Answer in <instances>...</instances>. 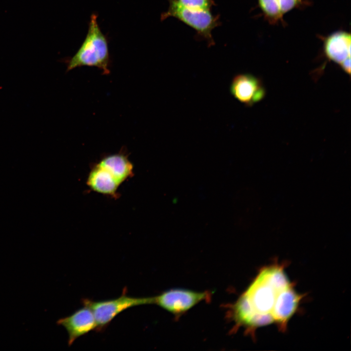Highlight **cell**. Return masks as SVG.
Listing matches in <instances>:
<instances>
[{"label": "cell", "instance_id": "cell-8", "mask_svg": "<svg viewBox=\"0 0 351 351\" xmlns=\"http://www.w3.org/2000/svg\"><path fill=\"white\" fill-rule=\"evenodd\" d=\"M351 34L345 31L334 32L323 39L324 53L327 58L339 65L351 58Z\"/></svg>", "mask_w": 351, "mask_h": 351}, {"label": "cell", "instance_id": "cell-7", "mask_svg": "<svg viewBox=\"0 0 351 351\" xmlns=\"http://www.w3.org/2000/svg\"><path fill=\"white\" fill-rule=\"evenodd\" d=\"M83 306L70 315L59 319L57 322L58 325L63 327L67 332L69 346L77 338L97 329V325L93 312L88 307Z\"/></svg>", "mask_w": 351, "mask_h": 351}, {"label": "cell", "instance_id": "cell-10", "mask_svg": "<svg viewBox=\"0 0 351 351\" xmlns=\"http://www.w3.org/2000/svg\"><path fill=\"white\" fill-rule=\"evenodd\" d=\"M86 184L92 191L114 198H117V191L120 185L106 170L97 163L91 168Z\"/></svg>", "mask_w": 351, "mask_h": 351}, {"label": "cell", "instance_id": "cell-3", "mask_svg": "<svg viewBox=\"0 0 351 351\" xmlns=\"http://www.w3.org/2000/svg\"><path fill=\"white\" fill-rule=\"evenodd\" d=\"M81 302L83 306L88 307L93 313L97 325L96 331L101 332L123 311L135 306L152 304V297L129 296L125 289L122 295L117 298L97 301L83 298Z\"/></svg>", "mask_w": 351, "mask_h": 351}, {"label": "cell", "instance_id": "cell-13", "mask_svg": "<svg viewBox=\"0 0 351 351\" xmlns=\"http://www.w3.org/2000/svg\"><path fill=\"white\" fill-rule=\"evenodd\" d=\"M280 11L284 15L291 10L300 7L304 4V0H276Z\"/></svg>", "mask_w": 351, "mask_h": 351}, {"label": "cell", "instance_id": "cell-9", "mask_svg": "<svg viewBox=\"0 0 351 351\" xmlns=\"http://www.w3.org/2000/svg\"><path fill=\"white\" fill-rule=\"evenodd\" d=\"M106 170L121 185L134 175V166L123 149L117 153L103 156L97 163Z\"/></svg>", "mask_w": 351, "mask_h": 351}, {"label": "cell", "instance_id": "cell-1", "mask_svg": "<svg viewBox=\"0 0 351 351\" xmlns=\"http://www.w3.org/2000/svg\"><path fill=\"white\" fill-rule=\"evenodd\" d=\"M301 296L295 291L280 265L261 270L236 302L229 317L238 328L254 330L275 323L285 329Z\"/></svg>", "mask_w": 351, "mask_h": 351}, {"label": "cell", "instance_id": "cell-4", "mask_svg": "<svg viewBox=\"0 0 351 351\" xmlns=\"http://www.w3.org/2000/svg\"><path fill=\"white\" fill-rule=\"evenodd\" d=\"M175 18L193 28L199 36L210 45L214 44L212 32L219 25V16L214 15L210 10L193 9L169 4L168 10L161 16V20Z\"/></svg>", "mask_w": 351, "mask_h": 351}, {"label": "cell", "instance_id": "cell-11", "mask_svg": "<svg viewBox=\"0 0 351 351\" xmlns=\"http://www.w3.org/2000/svg\"><path fill=\"white\" fill-rule=\"evenodd\" d=\"M258 5L265 18L271 23L283 22V16L276 0H258Z\"/></svg>", "mask_w": 351, "mask_h": 351}, {"label": "cell", "instance_id": "cell-6", "mask_svg": "<svg viewBox=\"0 0 351 351\" xmlns=\"http://www.w3.org/2000/svg\"><path fill=\"white\" fill-rule=\"evenodd\" d=\"M230 90L235 99L247 106L260 101L266 95L261 80L249 74L235 75L232 80Z\"/></svg>", "mask_w": 351, "mask_h": 351}, {"label": "cell", "instance_id": "cell-12", "mask_svg": "<svg viewBox=\"0 0 351 351\" xmlns=\"http://www.w3.org/2000/svg\"><path fill=\"white\" fill-rule=\"evenodd\" d=\"M169 4L193 9L210 10L214 5V0H167Z\"/></svg>", "mask_w": 351, "mask_h": 351}, {"label": "cell", "instance_id": "cell-14", "mask_svg": "<svg viewBox=\"0 0 351 351\" xmlns=\"http://www.w3.org/2000/svg\"><path fill=\"white\" fill-rule=\"evenodd\" d=\"M342 70L347 74H351V58L345 59L340 65Z\"/></svg>", "mask_w": 351, "mask_h": 351}, {"label": "cell", "instance_id": "cell-5", "mask_svg": "<svg viewBox=\"0 0 351 351\" xmlns=\"http://www.w3.org/2000/svg\"><path fill=\"white\" fill-rule=\"evenodd\" d=\"M212 294L208 291L172 289L152 297V304H156L178 317L199 302L210 300Z\"/></svg>", "mask_w": 351, "mask_h": 351}, {"label": "cell", "instance_id": "cell-2", "mask_svg": "<svg viewBox=\"0 0 351 351\" xmlns=\"http://www.w3.org/2000/svg\"><path fill=\"white\" fill-rule=\"evenodd\" d=\"M66 72L81 66L96 67L109 75L110 58L107 39L101 32L97 21V15L90 17L88 33L77 53L65 61Z\"/></svg>", "mask_w": 351, "mask_h": 351}]
</instances>
